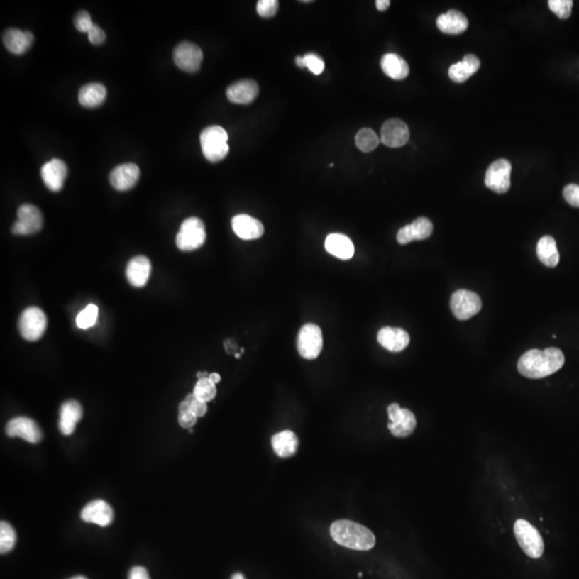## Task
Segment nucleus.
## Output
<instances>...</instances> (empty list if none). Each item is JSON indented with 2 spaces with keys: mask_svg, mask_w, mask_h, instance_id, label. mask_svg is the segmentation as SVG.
Returning a JSON list of instances; mask_svg holds the SVG:
<instances>
[{
  "mask_svg": "<svg viewBox=\"0 0 579 579\" xmlns=\"http://www.w3.org/2000/svg\"><path fill=\"white\" fill-rule=\"evenodd\" d=\"M566 362L564 354L557 348L534 349L526 352L518 360L520 375L529 379H543L562 368Z\"/></svg>",
  "mask_w": 579,
  "mask_h": 579,
  "instance_id": "nucleus-1",
  "label": "nucleus"
},
{
  "mask_svg": "<svg viewBox=\"0 0 579 579\" xmlns=\"http://www.w3.org/2000/svg\"><path fill=\"white\" fill-rule=\"evenodd\" d=\"M329 532L337 544L353 551H370L375 545V534L366 526L351 520L333 522Z\"/></svg>",
  "mask_w": 579,
  "mask_h": 579,
  "instance_id": "nucleus-2",
  "label": "nucleus"
},
{
  "mask_svg": "<svg viewBox=\"0 0 579 579\" xmlns=\"http://www.w3.org/2000/svg\"><path fill=\"white\" fill-rule=\"evenodd\" d=\"M203 155L209 162H219L228 156V132L220 126L205 128L200 136Z\"/></svg>",
  "mask_w": 579,
  "mask_h": 579,
  "instance_id": "nucleus-3",
  "label": "nucleus"
},
{
  "mask_svg": "<svg viewBox=\"0 0 579 579\" xmlns=\"http://www.w3.org/2000/svg\"><path fill=\"white\" fill-rule=\"evenodd\" d=\"M514 534L520 548L528 557L539 559L544 553V541L536 526L524 519L516 520Z\"/></svg>",
  "mask_w": 579,
  "mask_h": 579,
  "instance_id": "nucleus-4",
  "label": "nucleus"
},
{
  "mask_svg": "<svg viewBox=\"0 0 579 579\" xmlns=\"http://www.w3.org/2000/svg\"><path fill=\"white\" fill-rule=\"evenodd\" d=\"M206 239L204 222L197 217L182 221L180 232L176 235V246L182 251H193L201 248Z\"/></svg>",
  "mask_w": 579,
  "mask_h": 579,
  "instance_id": "nucleus-5",
  "label": "nucleus"
},
{
  "mask_svg": "<svg viewBox=\"0 0 579 579\" xmlns=\"http://www.w3.org/2000/svg\"><path fill=\"white\" fill-rule=\"evenodd\" d=\"M48 326L45 314L38 307H29L21 314L18 329L27 341H37L44 335Z\"/></svg>",
  "mask_w": 579,
  "mask_h": 579,
  "instance_id": "nucleus-6",
  "label": "nucleus"
},
{
  "mask_svg": "<svg viewBox=\"0 0 579 579\" xmlns=\"http://www.w3.org/2000/svg\"><path fill=\"white\" fill-rule=\"evenodd\" d=\"M323 349L322 331L318 325L308 323L299 329L297 350L305 360H316Z\"/></svg>",
  "mask_w": 579,
  "mask_h": 579,
  "instance_id": "nucleus-7",
  "label": "nucleus"
},
{
  "mask_svg": "<svg viewBox=\"0 0 579 579\" xmlns=\"http://www.w3.org/2000/svg\"><path fill=\"white\" fill-rule=\"evenodd\" d=\"M390 431L397 438L409 437L417 428V419L412 411L400 408L398 404H390L387 408Z\"/></svg>",
  "mask_w": 579,
  "mask_h": 579,
  "instance_id": "nucleus-8",
  "label": "nucleus"
},
{
  "mask_svg": "<svg viewBox=\"0 0 579 579\" xmlns=\"http://www.w3.org/2000/svg\"><path fill=\"white\" fill-rule=\"evenodd\" d=\"M451 309L458 320H469L482 309V301L476 293L458 290L451 297Z\"/></svg>",
  "mask_w": 579,
  "mask_h": 579,
  "instance_id": "nucleus-9",
  "label": "nucleus"
},
{
  "mask_svg": "<svg viewBox=\"0 0 579 579\" xmlns=\"http://www.w3.org/2000/svg\"><path fill=\"white\" fill-rule=\"evenodd\" d=\"M173 60L180 70L194 73L200 70L203 62V52L192 42H182L174 50Z\"/></svg>",
  "mask_w": 579,
  "mask_h": 579,
  "instance_id": "nucleus-10",
  "label": "nucleus"
},
{
  "mask_svg": "<svg viewBox=\"0 0 579 579\" xmlns=\"http://www.w3.org/2000/svg\"><path fill=\"white\" fill-rule=\"evenodd\" d=\"M511 162L507 159H498L486 171V187L500 194L507 193L511 188Z\"/></svg>",
  "mask_w": 579,
  "mask_h": 579,
  "instance_id": "nucleus-11",
  "label": "nucleus"
},
{
  "mask_svg": "<svg viewBox=\"0 0 579 579\" xmlns=\"http://www.w3.org/2000/svg\"><path fill=\"white\" fill-rule=\"evenodd\" d=\"M43 226L41 211L35 205L24 204L18 209V221L12 226L16 235H31L39 232Z\"/></svg>",
  "mask_w": 579,
  "mask_h": 579,
  "instance_id": "nucleus-12",
  "label": "nucleus"
},
{
  "mask_svg": "<svg viewBox=\"0 0 579 579\" xmlns=\"http://www.w3.org/2000/svg\"><path fill=\"white\" fill-rule=\"evenodd\" d=\"M6 432L10 438L18 437L29 443H39L43 437L41 428L33 419L18 417L12 419L6 427Z\"/></svg>",
  "mask_w": 579,
  "mask_h": 579,
  "instance_id": "nucleus-13",
  "label": "nucleus"
},
{
  "mask_svg": "<svg viewBox=\"0 0 579 579\" xmlns=\"http://www.w3.org/2000/svg\"><path fill=\"white\" fill-rule=\"evenodd\" d=\"M410 130L402 119L392 118L381 128V142L387 148H402L409 142Z\"/></svg>",
  "mask_w": 579,
  "mask_h": 579,
  "instance_id": "nucleus-14",
  "label": "nucleus"
},
{
  "mask_svg": "<svg viewBox=\"0 0 579 579\" xmlns=\"http://www.w3.org/2000/svg\"><path fill=\"white\" fill-rule=\"evenodd\" d=\"M67 173H68V170H67L66 163L60 159H52L41 167L42 180L46 188L53 192L62 190L65 180H66Z\"/></svg>",
  "mask_w": 579,
  "mask_h": 579,
  "instance_id": "nucleus-15",
  "label": "nucleus"
},
{
  "mask_svg": "<svg viewBox=\"0 0 579 579\" xmlns=\"http://www.w3.org/2000/svg\"><path fill=\"white\" fill-rule=\"evenodd\" d=\"M81 518L88 524L106 526L112 524L114 512L109 503L104 500H94L88 503L81 512Z\"/></svg>",
  "mask_w": 579,
  "mask_h": 579,
  "instance_id": "nucleus-16",
  "label": "nucleus"
},
{
  "mask_svg": "<svg viewBox=\"0 0 579 579\" xmlns=\"http://www.w3.org/2000/svg\"><path fill=\"white\" fill-rule=\"evenodd\" d=\"M377 339L384 349L391 352L404 351L410 343V336L399 327H383L377 333Z\"/></svg>",
  "mask_w": 579,
  "mask_h": 579,
  "instance_id": "nucleus-17",
  "label": "nucleus"
},
{
  "mask_svg": "<svg viewBox=\"0 0 579 579\" xmlns=\"http://www.w3.org/2000/svg\"><path fill=\"white\" fill-rule=\"evenodd\" d=\"M152 274V263L145 255L132 258L126 268V276L130 285L134 287H143L148 282Z\"/></svg>",
  "mask_w": 579,
  "mask_h": 579,
  "instance_id": "nucleus-18",
  "label": "nucleus"
},
{
  "mask_svg": "<svg viewBox=\"0 0 579 579\" xmlns=\"http://www.w3.org/2000/svg\"><path fill=\"white\" fill-rule=\"evenodd\" d=\"M140 175L138 165L134 163H123L111 172L110 182L116 190L128 191L136 186Z\"/></svg>",
  "mask_w": 579,
  "mask_h": 579,
  "instance_id": "nucleus-19",
  "label": "nucleus"
},
{
  "mask_svg": "<svg viewBox=\"0 0 579 579\" xmlns=\"http://www.w3.org/2000/svg\"><path fill=\"white\" fill-rule=\"evenodd\" d=\"M232 228L239 238L245 239V241L258 239L264 234V226L262 222L246 214H241V215L233 217Z\"/></svg>",
  "mask_w": 579,
  "mask_h": 579,
  "instance_id": "nucleus-20",
  "label": "nucleus"
},
{
  "mask_svg": "<svg viewBox=\"0 0 579 579\" xmlns=\"http://www.w3.org/2000/svg\"><path fill=\"white\" fill-rule=\"evenodd\" d=\"M434 226L427 218H417L408 226L400 228L397 233V241L400 245H407L413 241H424L432 234Z\"/></svg>",
  "mask_w": 579,
  "mask_h": 579,
  "instance_id": "nucleus-21",
  "label": "nucleus"
},
{
  "mask_svg": "<svg viewBox=\"0 0 579 579\" xmlns=\"http://www.w3.org/2000/svg\"><path fill=\"white\" fill-rule=\"evenodd\" d=\"M259 94V85L253 79L235 82L226 89V96L233 104H249L255 101Z\"/></svg>",
  "mask_w": 579,
  "mask_h": 579,
  "instance_id": "nucleus-22",
  "label": "nucleus"
},
{
  "mask_svg": "<svg viewBox=\"0 0 579 579\" xmlns=\"http://www.w3.org/2000/svg\"><path fill=\"white\" fill-rule=\"evenodd\" d=\"M83 417V409L77 400H68L62 404L60 412V430L65 436L75 432L77 424Z\"/></svg>",
  "mask_w": 579,
  "mask_h": 579,
  "instance_id": "nucleus-23",
  "label": "nucleus"
},
{
  "mask_svg": "<svg viewBox=\"0 0 579 579\" xmlns=\"http://www.w3.org/2000/svg\"><path fill=\"white\" fill-rule=\"evenodd\" d=\"M33 39L35 38L31 31L10 28L4 33L3 42L8 51L16 55H23L31 48Z\"/></svg>",
  "mask_w": 579,
  "mask_h": 579,
  "instance_id": "nucleus-24",
  "label": "nucleus"
},
{
  "mask_svg": "<svg viewBox=\"0 0 579 579\" xmlns=\"http://www.w3.org/2000/svg\"><path fill=\"white\" fill-rule=\"evenodd\" d=\"M325 249L333 257L341 260L351 259L354 255V245L349 237L343 234H329L325 239Z\"/></svg>",
  "mask_w": 579,
  "mask_h": 579,
  "instance_id": "nucleus-25",
  "label": "nucleus"
},
{
  "mask_svg": "<svg viewBox=\"0 0 579 579\" xmlns=\"http://www.w3.org/2000/svg\"><path fill=\"white\" fill-rule=\"evenodd\" d=\"M437 26L442 33H448V35H459L467 31L469 22L461 11L450 10L437 18Z\"/></svg>",
  "mask_w": 579,
  "mask_h": 579,
  "instance_id": "nucleus-26",
  "label": "nucleus"
},
{
  "mask_svg": "<svg viewBox=\"0 0 579 579\" xmlns=\"http://www.w3.org/2000/svg\"><path fill=\"white\" fill-rule=\"evenodd\" d=\"M272 446L275 453L281 458H289L297 452L299 439L291 430H283L272 438Z\"/></svg>",
  "mask_w": 579,
  "mask_h": 579,
  "instance_id": "nucleus-27",
  "label": "nucleus"
},
{
  "mask_svg": "<svg viewBox=\"0 0 579 579\" xmlns=\"http://www.w3.org/2000/svg\"><path fill=\"white\" fill-rule=\"evenodd\" d=\"M106 86L100 83H89L79 89V102L84 108L94 109L101 106L106 99Z\"/></svg>",
  "mask_w": 579,
  "mask_h": 579,
  "instance_id": "nucleus-28",
  "label": "nucleus"
},
{
  "mask_svg": "<svg viewBox=\"0 0 579 579\" xmlns=\"http://www.w3.org/2000/svg\"><path fill=\"white\" fill-rule=\"evenodd\" d=\"M480 62L473 54H468L461 62L452 65L448 70V75L453 82L463 83L471 77L480 69Z\"/></svg>",
  "mask_w": 579,
  "mask_h": 579,
  "instance_id": "nucleus-29",
  "label": "nucleus"
},
{
  "mask_svg": "<svg viewBox=\"0 0 579 579\" xmlns=\"http://www.w3.org/2000/svg\"><path fill=\"white\" fill-rule=\"evenodd\" d=\"M381 68L383 72L395 81H402L410 72L408 62L396 54H385L381 60Z\"/></svg>",
  "mask_w": 579,
  "mask_h": 579,
  "instance_id": "nucleus-30",
  "label": "nucleus"
},
{
  "mask_svg": "<svg viewBox=\"0 0 579 579\" xmlns=\"http://www.w3.org/2000/svg\"><path fill=\"white\" fill-rule=\"evenodd\" d=\"M536 253H538L539 260L548 268H556L559 263V251H558L557 243L553 237L548 236V235L543 236L539 241Z\"/></svg>",
  "mask_w": 579,
  "mask_h": 579,
  "instance_id": "nucleus-31",
  "label": "nucleus"
},
{
  "mask_svg": "<svg viewBox=\"0 0 579 579\" xmlns=\"http://www.w3.org/2000/svg\"><path fill=\"white\" fill-rule=\"evenodd\" d=\"M379 143V136L373 130L369 129V128L360 130L355 136L356 146L363 153L373 152L377 148Z\"/></svg>",
  "mask_w": 579,
  "mask_h": 579,
  "instance_id": "nucleus-32",
  "label": "nucleus"
},
{
  "mask_svg": "<svg viewBox=\"0 0 579 579\" xmlns=\"http://www.w3.org/2000/svg\"><path fill=\"white\" fill-rule=\"evenodd\" d=\"M193 394L196 396L197 399L207 404V402H211L217 395V387H216V384H214L209 377H205V379H201L197 382L194 390H193Z\"/></svg>",
  "mask_w": 579,
  "mask_h": 579,
  "instance_id": "nucleus-33",
  "label": "nucleus"
},
{
  "mask_svg": "<svg viewBox=\"0 0 579 579\" xmlns=\"http://www.w3.org/2000/svg\"><path fill=\"white\" fill-rule=\"evenodd\" d=\"M16 534L13 526L7 522L0 524V553H7L14 548Z\"/></svg>",
  "mask_w": 579,
  "mask_h": 579,
  "instance_id": "nucleus-34",
  "label": "nucleus"
},
{
  "mask_svg": "<svg viewBox=\"0 0 579 579\" xmlns=\"http://www.w3.org/2000/svg\"><path fill=\"white\" fill-rule=\"evenodd\" d=\"M99 308L94 304H89L86 306L85 309L82 310L77 316V325L79 329H87L94 326L98 320Z\"/></svg>",
  "mask_w": 579,
  "mask_h": 579,
  "instance_id": "nucleus-35",
  "label": "nucleus"
},
{
  "mask_svg": "<svg viewBox=\"0 0 579 579\" xmlns=\"http://www.w3.org/2000/svg\"><path fill=\"white\" fill-rule=\"evenodd\" d=\"M548 6L549 9L562 20L570 18L572 14V0H549Z\"/></svg>",
  "mask_w": 579,
  "mask_h": 579,
  "instance_id": "nucleus-36",
  "label": "nucleus"
},
{
  "mask_svg": "<svg viewBox=\"0 0 579 579\" xmlns=\"http://www.w3.org/2000/svg\"><path fill=\"white\" fill-rule=\"evenodd\" d=\"M279 1L277 0H260L257 5L258 14L262 18H272L278 11Z\"/></svg>",
  "mask_w": 579,
  "mask_h": 579,
  "instance_id": "nucleus-37",
  "label": "nucleus"
},
{
  "mask_svg": "<svg viewBox=\"0 0 579 579\" xmlns=\"http://www.w3.org/2000/svg\"><path fill=\"white\" fill-rule=\"evenodd\" d=\"M304 66L309 69L314 75H319L324 71V60L316 54H307L303 56Z\"/></svg>",
  "mask_w": 579,
  "mask_h": 579,
  "instance_id": "nucleus-38",
  "label": "nucleus"
},
{
  "mask_svg": "<svg viewBox=\"0 0 579 579\" xmlns=\"http://www.w3.org/2000/svg\"><path fill=\"white\" fill-rule=\"evenodd\" d=\"M75 28H77L79 33H88V31L92 28L94 24L92 23L89 13L83 10V11H79V13L75 16Z\"/></svg>",
  "mask_w": 579,
  "mask_h": 579,
  "instance_id": "nucleus-39",
  "label": "nucleus"
},
{
  "mask_svg": "<svg viewBox=\"0 0 579 579\" xmlns=\"http://www.w3.org/2000/svg\"><path fill=\"white\" fill-rule=\"evenodd\" d=\"M563 197L568 204L574 207H579V184H568L563 189Z\"/></svg>",
  "mask_w": 579,
  "mask_h": 579,
  "instance_id": "nucleus-40",
  "label": "nucleus"
},
{
  "mask_svg": "<svg viewBox=\"0 0 579 579\" xmlns=\"http://www.w3.org/2000/svg\"><path fill=\"white\" fill-rule=\"evenodd\" d=\"M87 35L88 40H89L90 43L94 44V45H100V44L104 43L106 39V33H104V29L96 24L88 31Z\"/></svg>",
  "mask_w": 579,
  "mask_h": 579,
  "instance_id": "nucleus-41",
  "label": "nucleus"
},
{
  "mask_svg": "<svg viewBox=\"0 0 579 579\" xmlns=\"http://www.w3.org/2000/svg\"><path fill=\"white\" fill-rule=\"evenodd\" d=\"M198 417L193 414L190 410L178 413V423L182 428H192L196 425Z\"/></svg>",
  "mask_w": 579,
  "mask_h": 579,
  "instance_id": "nucleus-42",
  "label": "nucleus"
},
{
  "mask_svg": "<svg viewBox=\"0 0 579 579\" xmlns=\"http://www.w3.org/2000/svg\"><path fill=\"white\" fill-rule=\"evenodd\" d=\"M190 411L193 414L196 415L197 417H204L207 412V404L206 402H201V400L194 399L191 402Z\"/></svg>",
  "mask_w": 579,
  "mask_h": 579,
  "instance_id": "nucleus-43",
  "label": "nucleus"
},
{
  "mask_svg": "<svg viewBox=\"0 0 579 579\" xmlns=\"http://www.w3.org/2000/svg\"><path fill=\"white\" fill-rule=\"evenodd\" d=\"M129 579H150L146 568L143 566H134L129 573Z\"/></svg>",
  "mask_w": 579,
  "mask_h": 579,
  "instance_id": "nucleus-44",
  "label": "nucleus"
},
{
  "mask_svg": "<svg viewBox=\"0 0 579 579\" xmlns=\"http://www.w3.org/2000/svg\"><path fill=\"white\" fill-rule=\"evenodd\" d=\"M390 5H391L390 0H377L375 1V6H377V9L379 11H385V10L389 9Z\"/></svg>",
  "mask_w": 579,
  "mask_h": 579,
  "instance_id": "nucleus-45",
  "label": "nucleus"
},
{
  "mask_svg": "<svg viewBox=\"0 0 579 579\" xmlns=\"http://www.w3.org/2000/svg\"><path fill=\"white\" fill-rule=\"evenodd\" d=\"M209 379L211 380L214 384L219 383V382L221 381V377H220L219 373H209Z\"/></svg>",
  "mask_w": 579,
  "mask_h": 579,
  "instance_id": "nucleus-46",
  "label": "nucleus"
},
{
  "mask_svg": "<svg viewBox=\"0 0 579 579\" xmlns=\"http://www.w3.org/2000/svg\"><path fill=\"white\" fill-rule=\"evenodd\" d=\"M295 62H297V66L301 67V68H305V66H304L303 56H297Z\"/></svg>",
  "mask_w": 579,
  "mask_h": 579,
  "instance_id": "nucleus-47",
  "label": "nucleus"
},
{
  "mask_svg": "<svg viewBox=\"0 0 579 579\" xmlns=\"http://www.w3.org/2000/svg\"><path fill=\"white\" fill-rule=\"evenodd\" d=\"M197 377H198L199 380L205 379V377H209V373H206V371H200V373H197Z\"/></svg>",
  "mask_w": 579,
  "mask_h": 579,
  "instance_id": "nucleus-48",
  "label": "nucleus"
},
{
  "mask_svg": "<svg viewBox=\"0 0 579 579\" xmlns=\"http://www.w3.org/2000/svg\"><path fill=\"white\" fill-rule=\"evenodd\" d=\"M232 579H245V577L241 573H236V574L233 575Z\"/></svg>",
  "mask_w": 579,
  "mask_h": 579,
  "instance_id": "nucleus-49",
  "label": "nucleus"
},
{
  "mask_svg": "<svg viewBox=\"0 0 579 579\" xmlns=\"http://www.w3.org/2000/svg\"><path fill=\"white\" fill-rule=\"evenodd\" d=\"M70 579H87V578H86V577H83V576H77V577H73V578H70Z\"/></svg>",
  "mask_w": 579,
  "mask_h": 579,
  "instance_id": "nucleus-50",
  "label": "nucleus"
},
{
  "mask_svg": "<svg viewBox=\"0 0 579 579\" xmlns=\"http://www.w3.org/2000/svg\"><path fill=\"white\" fill-rule=\"evenodd\" d=\"M235 358H241V354H235Z\"/></svg>",
  "mask_w": 579,
  "mask_h": 579,
  "instance_id": "nucleus-51",
  "label": "nucleus"
}]
</instances>
